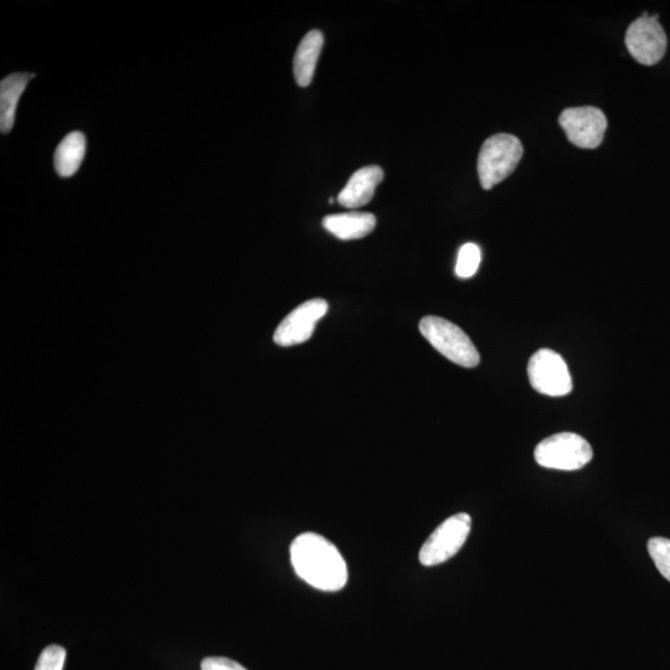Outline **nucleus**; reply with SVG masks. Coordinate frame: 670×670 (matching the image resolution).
Returning <instances> with one entry per match:
<instances>
[{
  "label": "nucleus",
  "mask_w": 670,
  "mask_h": 670,
  "mask_svg": "<svg viewBox=\"0 0 670 670\" xmlns=\"http://www.w3.org/2000/svg\"><path fill=\"white\" fill-rule=\"evenodd\" d=\"M291 563L297 575L314 589L337 592L347 585V563L337 546L322 535H298L291 545Z\"/></svg>",
  "instance_id": "f257e3e1"
},
{
  "label": "nucleus",
  "mask_w": 670,
  "mask_h": 670,
  "mask_svg": "<svg viewBox=\"0 0 670 670\" xmlns=\"http://www.w3.org/2000/svg\"><path fill=\"white\" fill-rule=\"evenodd\" d=\"M523 144L512 134L499 133L483 143L478 157V175L482 188L489 190L503 182L518 167Z\"/></svg>",
  "instance_id": "f03ea898"
},
{
  "label": "nucleus",
  "mask_w": 670,
  "mask_h": 670,
  "mask_svg": "<svg viewBox=\"0 0 670 670\" xmlns=\"http://www.w3.org/2000/svg\"><path fill=\"white\" fill-rule=\"evenodd\" d=\"M420 332L443 357L463 368H476L479 353L468 335L447 319L429 316L421 319Z\"/></svg>",
  "instance_id": "7ed1b4c3"
},
{
  "label": "nucleus",
  "mask_w": 670,
  "mask_h": 670,
  "mask_svg": "<svg viewBox=\"0 0 670 670\" xmlns=\"http://www.w3.org/2000/svg\"><path fill=\"white\" fill-rule=\"evenodd\" d=\"M535 461L544 468L559 471H577L584 468L594 457L589 442L572 432H561L545 438L535 448Z\"/></svg>",
  "instance_id": "20e7f679"
},
{
  "label": "nucleus",
  "mask_w": 670,
  "mask_h": 670,
  "mask_svg": "<svg viewBox=\"0 0 670 670\" xmlns=\"http://www.w3.org/2000/svg\"><path fill=\"white\" fill-rule=\"evenodd\" d=\"M471 528L472 519L466 513H458L446 519L422 545L420 563L424 566L446 563L465 545Z\"/></svg>",
  "instance_id": "39448f33"
},
{
  "label": "nucleus",
  "mask_w": 670,
  "mask_h": 670,
  "mask_svg": "<svg viewBox=\"0 0 670 670\" xmlns=\"http://www.w3.org/2000/svg\"><path fill=\"white\" fill-rule=\"evenodd\" d=\"M528 374L530 384L540 394L558 398L572 390L568 365L554 350H538L529 360Z\"/></svg>",
  "instance_id": "423d86ee"
},
{
  "label": "nucleus",
  "mask_w": 670,
  "mask_h": 670,
  "mask_svg": "<svg viewBox=\"0 0 670 670\" xmlns=\"http://www.w3.org/2000/svg\"><path fill=\"white\" fill-rule=\"evenodd\" d=\"M626 45L632 58L639 64H658L667 50V35L658 22V15L649 17L644 13L643 17L635 20L627 30Z\"/></svg>",
  "instance_id": "0eeeda50"
},
{
  "label": "nucleus",
  "mask_w": 670,
  "mask_h": 670,
  "mask_svg": "<svg viewBox=\"0 0 670 670\" xmlns=\"http://www.w3.org/2000/svg\"><path fill=\"white\" fill-rule=\"evenodd\" d=\"M559 122L569 141L585 149L599 147L607 130L605 113L591 106L568 108L561 113Z\"/></svg>",
  "instance_id": "6e6552de"
},
{
  "label": "nucleus",
  "mask_w": 670,
  "mask_h": 670,
  "mask_svg": "<svg viewBox=\"0 0 670 670\" xmlns=\"http://www.w3.org/2000/svg\"><path fill=\"white\" fill-rule=\"evenodd\" d=\"M328 303L321 298L301 304L283 319L276 329L273 340L280 347H293L311 339L319 319L326 316Z\"/></svg>",
  "instance_id": "1a4fd4ad"
},
{
  "label": "nucleus",
  "mask_w": 670,
  "mask_h": 670,
  "mask_svg": "<svg viewBox=\"0 0 670 670\" xmlns=\"http://www.w3.org/2000/svg\"><path fill=\"white\" fill-rule=\"evenodd\" d=\"M384 172L378 166H369L357 170L342 192L338 195V203L344 208L358 209L367 205L374 198L375 190L383 182Z\"/></svg>",
  "instance_id": "9d476101"
},
{
  "label": "nucleus",
  "mask_w": 670,
  "mask_h": 670,
  "mask_svg": "<svg viewBox=\"0 0 670 670\" xmlns=\"http://www.w3.org/2000/svg\"><path fill=\"white\" fill-rule=\"evenodd\" d=\"M323 226L340 240H358L368 236L375 229L376 219L370 213L350 211V213L326 216Z\"/></svg>",
  "instance_id": "9b49d317"
},
{
  "label": "nucleus",
  "mask_w": 670,
  "mask_h": 670,
  "mask_svg": "<svg viewBox=\"0 0 670 670\" xmlns=\"http://www.w3.org/2000/svg\"><path fill=\"white\" fill-rule=\"evenodd\" d=\"M33 77V74H12L0 82V131L3 134L13 130L20 97Z\"/></svg>",
  "instance_id": "f8f14e48"
},
{
  "label": "nucleus",
  "mask_w": 670,
  "mask_h": 670,
  "mask_svg": "<svg viewBox=\"0 0 670 670\" xmlns=\"http://www.w3.org/2000/svg\"><path fill=\"white\" fill-rule=\"evenodd\" d=\"M323 43V34L319 30H312L298 45L295 60H293V72H295L298 86L311 85Z\"/></svg>",
  "instance_id": "ddd939ff"
},
{
  "label": "nucleus",
  "mask_w": 670,
  "mask_h": 670,
  "mask_svg": "<svg viewBox=\"0 0 670 670\" xmlns=\"http://www.w3.org/2000/svg\"><path fill=\"white\" fill-rule=\"evenodd\" d=\"M86 153L84 133L71 132L60 142L54 154L56 172L63 178L72 177L81 167Z\"/></svg>",
  "instance_id": "4468645a"
},
{
  "label": "nucleus",
  "mask_w": 670,
  "mask_h": 670,
  "mask_svg": "<svg viewBox=\"0 0 670 670\" xmlns=\"http://www.w3.org/2000/svg\"><path fill=\"white\" fill-rule=\"evenodd\" d=\"M482 252L476 244L463 245L458 252L456 275L460 278H471L476 275L481 265Z\"/></svg>",
  "instance_id": "2eb2a0df"
},
{
  "label": "nucleus",
  "mask_w": 670,
  "mask_h": 670,
  "mask_svg": "<svg viewBox=\"0 0 670 670\" xmlns=\"http://www.w3.org/2000/svg\"><path fill=\"white\" fill-rule=\"evenodd\" d=\"M648 553L662 576L670 582V540L658 536L649 539Z\"/></svg>",
  "instance_id": "dca6fc26"
},
{
  "label": "nucleus",
  "mask_w": 670,
  "mask_h": 670,
  "mask_svg": "<svg viewBox=\"0 0 670 670\" xmlns=\"http://www.w3.org/2000/svg\"><path fill=\"white\" fill-rule=\"evenodd\" d=\"M66 651L58 644H51L41 652L35 670H63Z\"/></svg>",
  "instance_id": "f3484780"
},
{
  "label": "nucleus",
  "mask_w": 670,
  "mask_h": 670,
  "mask_svg": "<svg viewBox=\"0 0 670 670\" xmlns=\"http://www.w3.org/2000/svg\"><path fill=\"white\" fill-rule=\"evenodd\" d=\"M201 670H247L240 663L224 657H209L201 662Z\"/></svg>",
  "instance_id": "a211bd4d"
}]
</instances>
